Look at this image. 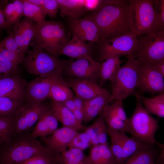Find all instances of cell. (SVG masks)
<instances>
[{"mask_svg": "<svg viewBox=\"0 0 164 164\" xmlns=\"http://www.w3.org/2000/svg\"><path fill=\"white\" fill-rule=\"evenodd\" d=\"M62 15L78 19L88 11L86 0H56Z\"/></svg>", "mask_w": 164, "mask_h": 164, "instance_id": "cell-24", "label": "cell"}, {"mask_svg": "<svg viewBox=\"0 0 164 164\" xmlns=\"http://www.w3.org/2000/svg\"><path fill=\"white\" fill-rule=\"evenodd\" d=\"M50 108L58 121H60L64 127H68L78 132L84 130V127L76 118L73 112L63 103L52 101Z\"/></svg>", "mask_w": 164, "mask_h": 164, "instance_id": "cell-19", "label": "cell"}, {"mask_svg": "<svg viewBox=\"0 0 164 164\" xmlns=\"http://www.w3.org/2000/svg\"><path fill=\"white\" fill-rule=\"evenodd\" d=\"M0 29L3 30H6L8 32L12 29V27L8 24L4 16L3 11L0 8Z\"/></svg>", "mask_w": 164, "mask_h": 164, "instance_id": "cell-46", "label": "cell"}, {"mask_svg": "<svg viewBox=\"0 0 164 164\" xmlns=\"http://www.w3.org/2000/svg\"><path fill=\"white\" fill-rule=\"evenodd\" d=\"M52 160L57 164H87V156L84 151L74 148L61 153H54Z\"/></svg>", "mask_w": 164, "mask_h": 164, "instance_id": "cell-25", "label": "cell"}, {"mask_svg": "<svg viewBox=\"0 0 164 164\" xmlns=\"http://www.w3.org/2000/svg\"><path fill=\"white\" fill-rule=\"evenodd\" d=\"M150 164H158L154 162H152Z\"/></svg>", "mask_w": 164, "mask_h": 164, "instance_id": "cell-53", "label": "cell"}, {"mask_svg": "<svg viewBox=\"0 0 164 164\" xmlns=\"http://www.w3.org/2000/svg\"><path fill=\"white\" fill-rule=\"evenodd\" d=\"M101 113L104 118L107 128L117 132H128L127 124L111 111L108 104Z\"/></svg>", "mask_w": 164, "mask_h": 164, "instance_id": "cell-31", "label": "cell"}, {"mask_svg": "<svg viewBox=\"0 0 164 164\" xmlns=\"http://www.w3.org/2000/svg\"><path fill=\"white\" fill-rule=\"evenodd\" d=\"M5 18L10 26L20 22L23 16V6L22 0H13L8 3L2 10Z\"/></svg>", "mask_w": 164, "mask_h": 164, "instance_id": "cell-30", "label": "cell"}, {"mask_svg": "<svg viewBox=\"0 0 164 164\" xmlns=\"http://www.w3.org/2000/svg\"><path fill=\"white\" fill-rule=\"evenodd\" d=\"M78 132L75 130L63 126L57 128L50 135L40 139L51 152L60 154L67 149L69 143Z\"/></svg>", "mask_w": 164, "mask_h": 164, "instance_id": "cell-14", "label": "cell"}, {"mask_svg": "<svg viewBox=\"0 0 164 164\" xmlns=\"http://www.w3.org/2000/svg\"><path fill=\"white\" fill-rule=\"evenodd\" d=\"M93 43H87L77 36L72 38L60 50L58 55L77 59H84L91 62L95 61L92 57Z\"/></svg>", "mask_w": 164, "mask_h": 164, "instance_id": "cell-17", "label": "cell"}, {"mask_svg": "<svg viewBox=\"0 0 164 164\" xmlns=\"http://www.w3.org/2000/svg\"><path fill=\"white\" fill-rule=\"evenodd\" d=\"M109 106L111 111L127 125L128 119L123 108L122 101H115L112 104H109Z\"/></svg>", "mask_w": 164, "mask_h": 164, "instance_id": "cell-42", "label": "cell"}, {"mask_svg": "<svg viewBox=\"0 0 164 164\" xmlns=\"http://www.w3.org/2000/svg\"><path fill=\"white\" fill-rule=\"evenodd\" d=\"M0 52L6 59L18 66L23 62L25 55L19 50L12 51L7 50L0 45Z\"/></svg>", "mask_w": 164, "mask_h": 164, "instance_id": "cell-39", "label": "cell"}, {"mask_svg": "<svg viewBox=\"0 0 164 164\" xmlns=\"http://www.w3.org/2000/svg\"><path fill=\"white\" fill-rule=\"evenodd\" d=\"M22 62L24 67L30 74L45 76L60 69L64 68L73 60H63L58 55L47 53L43 50L33 48L29 50Z\"/></svg>", "mask_w": 164, "mask_h": 164, "instance_id": "cell-7", "label": "cell"}, {"mask_svg": "<svg viewBox=\"0 0 164 164\" xmlns=\"http://www.w3.org/2000/svg\"><path fill=\"white\" fill-rule=\"evenodd\" d=\"M132 17V26L136 36L163 31L159 26L153 0H129Z\"/></svg>", "mask_w": 164, "mask_h": 164, "instance_id": "cell-6", "label": "cell"}, {"mask_svg": "<svg viewBox=\"0 0 164 164\" xmlns=\"http://www.w3.org/2000/svg\"><path fill=\"white\" fill-rule=\"evenodd\" d=\"M8 33V35L0 43V45L9 51H15L19 50L15 40L14 32L12 28Z\"/></svg>", "mask_w": 164, "mask_h": 164, "instance_id": "cell-41", "label": "cell"}, {"mask_svg": "<svg viewBox=\"0 0 164 164\" xmlns=\"http://www.w3.org/2000/svg\"><path fill=\"white\" fill-rule=\"evenodd\" d=\"M70 39L62 23L46 20L35 23L34 35L29 45L33 48L45 50L49 54L58 55L60 50Z\"/></svg>", "mask_w": 164, "mask_h": 164, "instance_id": "cell-3", "label": "cell"}, {"mask_svg": "<svg viewBox=\"0 0 164 164\" xmlns=\"http://www.w3.org/2000/svg\"><path fill=\"white\" fill-rule=\"evenodd\" d=\"M14 38L19 50L24 55L26 53L25 47L21 31L18 24L12 26Z\"/></svg>", "mask_w": 164, "mask_h": 164, "instance_id": "cell-45", "label": "cell"}, {"mask_svg": "<svg viewBox=\"0 0 164 164\" xmlns=\"http://www.w3.org/2000/svg\"><path fill=\"white\" fill-rule=\"evenodd\" d=\"M25 102L0 97V117L14 116Z\"/></svg>", "mask_w": 164, "mask_h": 164, "instance_id": "cell-32", "label": "cell"}, {"mask_svg": "<svg viewBox=\"0 0 164 164\" xmlns=\"http://www.w3.org/2000/svg\"><path fill=\"white\" fill-rule=\"evenodd\" d=\"M52 156L39 155L33 156L19 164H53Z\"/></svg>", "mask_w": 164, "mask_h": 164, "instance_id": "cell-43", "label": "cell"}, {"mask_svg": "<svg viewBox=\"0 0 164 164\" xmlns=\"http://www.w3.org/2000/svg\"><path fill=\"white\" fill-rule=\"evenodd\" d=\"M23 6V16L39 23L46 21V15L43 9L28 0H22Z\"/></svg>", "mask_w": 164, "mask_h": 164, "instance_id": "cell-33", "label": "cell"}, {"mask_svg": "<svg viewBox=\"0 0 164 164\" xmlns=\"http://www.w3.org/2000/svg\"><path fill=\"white\" fill-rule=\"evenodd\" d=\"M4 77L2 75L0 72V78H1L2 77Z\"/></svg>", "mask_w": 164, "mask_h": 164, "instance_id": "cell-52", "label": "cell"}, {"mask_svg": "<svg viewBox=\"0 0 164 164\" xmlns=\"http://www.w3.org/2000/svg\"><path fill=\"white\" fill-rule=\"evenodd\" d=\"M50 107V105L43 102L32 103L25 102L16 114L25 121L29 129L37 122Z\"/></svg>", "mask_w": 164, "mask_h": 164, "instance_id": "cell-18", "label": "cell"}, {"mask_svg": "<svg viewBox=\"0 0 164 164\" xmlns=\"http://www.w3.org/2000/svg\"><path fill=\"white\" fill-rule=\"evenodd\" d=\"M150 145L135 153L121 164H150L163 149Z\"/></svg>", "mask_w": 164, "mask_h": 164, "instance_id": "cell-26", "label": "cell"}, {"mask_svg": "<svg viewBox=\"0 0 164 164\" xmlns=\"http://www.w3.org/2000/svg\"><path fill=\"white\" fill-rule=\"evenodd\" d=\"M69 87V84L65 80L55 82L51 87L48 98L52 101L63 103L74 96Z\"/></svg>", "mask_w": 164, "mask_h": 164, "instance_id": "cell-28", "label": "cell"}, {"mask_svg": "<svg viewBox=\"0 0 164 164\" xmlns=\"http://www.w3.org/2000/svg\"><path fill=\"white\" fill-rule=\"evenodd\" d=\"M87 164H118L109 144H99L90 147L87 156Z\"/></svg>", "mask_w": 164, "mask_h": 164, "instance_id": "cell-22", "label": "cell"}, {"mask_svg": "<svg viewBox=\"0 0 164 164\" xmlns=\"http://www.w3.org/2000/svg\"><path fill=\"white\" fill-rule=\"evenodd\" d=\"M58 122L50 107L36 122L31 135L36 138L49 136L57 129Z\"/></svg>", "mask_w": 164, "mask_h": 164, "instance_id": "cell-20", "label": "cell"}, {"mask_svg": "<svg viewBox=\"0 0 164 164\" xmlns=\"http://www.w3.org/2000/svg\"><path fill=\"white\" fill-rule=\"evenodd\" d=\"M64 68L60 69L46 76L38 77L27 82L25 102L40 103L48 98L53 84L57 81L65 80L63 77Z\"/></svg>", "mask_w": 164, "mask_h": 164, "instance_id": "cell-10", "label": "cell"}, {"mask_svg": "<svg viewBox=\"0 0 164 164\" xmlns=\"http://www.w3.org/2000/svg\"><path fill=\"white\" fill-rule=\"evenodd\" d=\"M18 25L21 31L25 49L27 53L29 50L30 43L34 35L35 22L32 20L25 17Z\"/></svg>", "mask_w": 164, "mask_h": 164, "instance_id": "cell-34", "label": "cell"}, {"mask_svg": "<svg viewBox=\"0 0 164 164\" xmlns=\"http://www.w3.org/2000/svg\"><path fill=\"white\" fill-rule=\"evenodd\" d=\"M140 96L136 97L135 109L128 119V132L132 137L144 143L150 145H156L163 148V145L155 138V134L159 128L158 121L145 110L141 102Z\"/></svg>", "mask_w": 164, "mask_h": 164, "instance_id": "cell-5", "label": "cell"}, {"mask_svg": "<svg viewBox=\"0 0 164 164\" xmlns=\"http://www.w3.org/2000/svg\"><path fill=\"white\" fill-rule=\"evenodd\" d=\"M120 56H114L107 58L100 63L96 74L99 80V85L101 87L107 81H111L121 67L123 62Z\"/></svg>", "mask_w": 164, "mask_h": 164, "instance_id": "cell-23", "label": "cell"}, {"mask_svg": "<svg viewBox=\"0 0 164 164\" xmlns=\"http://www.w3.org/2000/svg\"><path fill=\"white\" fill-rule=\"evenodd\" d=\"M140 64L132 53L128 55L125 63L120 67L111 81L112 93L109 103L114 100L122 101L128 97L140 95L136 91Z\"/></svg>", "mask_w": 164, "mask_h": 164, "instance_id": "cell-4", "label": "cell"}, {"mask_svg": "<svg viewBox=\"0 0 164 164\" xmlns=\"http://www.w3.org/2000/svg\"><path fill=\"white\" fill-rule=\"evenodd\" d=\"M73 100L74 103L76 108L82 110L84 111L85 100L76 95L73 96Z\"/></svg>", "mask_w": 164, "mask_h": 164, "instance_id": "cell-48", "label": "cell"}, {"mask_svg": "<svg viewBox=\"0 0 164 164\" xmlns=\"http://www.w3.org/2000/svg\"><path fill=\"white\" fill-rule=\"evenodd\" d=\"M27 82L17 74L0 78V97L25 102Z\"/></svg>", "mask_w": 164, "mask_h": 164, "instance_id": "cell-15", "label": "cell"}, {"mask_svg": "<svg viewBox=\"0 0 164 164\" xmlns=\"http://www.w3.org/2000/svg\"><path fill=\"white\" fill-rule=\"evenodd\" d=\"M138 42L137 36L133 34L107 39L101 36L97 43L99 60L103 62L110 57L128 55L136 49Z\"/></svg>", "mask_w": 164, "mask_h": 164, "instance_id": "cell-9", "label": "cell"}, {"mask_svg": "<svg viewBox=\"0 0 164 164\" xmlns=\"http://www.w3.org/2000/svg\"><path fill=\"white\" fill-rule=\"evenodd\" d=\"M18 66L5 58L0 52V72L4 77L17 74Z\"/></svg>", "mask_w": 164, "mask_h": 164, "instance_id": "cell-38", "label": "cell"}, {"mask_svg": "<svg viewBox=\"0 0 164 164\" xmlns=\"http://www.w3.org/2000/svg\"><path fill=\"white\" fill-rule=\"evenodd\" d=\"M53 154L37 138L25 132L12 136L0 147V164H19L35 156Z\"/></svg>", "mask_w": 164, "mask_h": 164, "instance_id": "cell-2", "label": "cell"}, {"mask_svg": "<svg viewBox=\"0 0 164 164\" xmlns=\"http://www.w3.org/2000/svg\"><path fill=\"white\" fill-rule=\"evenodd\" d=\"M153 2L160 27L164 31V0H153Z\"/></svg>", "mask_w": 164, "mask_h": 164, "instance_id": "cell-44", "label": "cell"}, {"mask_svg": "<svg viewBox=\"0 0 164 164\" xmlns=\"http://www.w3.org/2000/svg\"><path fill=\"white\" fill-rule=\"evenodd\" d=\"M107 132L111 138L110 149L118 164H121L126 159L121 144L113 130L107 128Z\"/></svg>", "mask_w": 164, "mask_h": 164, "instance_id": "cell-36", "label": "cell"}, {"mask_svg": "<svg viewBox=\"0 0 164 164\" xmlns=\"http://www.w3.org/2000/svg\"><path fill=\"white\" fill-rule=\"evenodd\" d=\"M140 97L143 107L149 114L159 118L164 117V93L152 97H145L141 95Z\"/></svg>", "mask_w": 164, "mask_h": 164, "instance_id": "cell-29", "label": "cell"}, {"mask_svg": "<svg viewBox=\"0 0 164 164\" xmlns=\"http://www.w3.org/2000/svg\"><path fill=\"white\" fill-rule=\"evenodd\" d=\"M53 164H57L55 162H53Z\"/></svg>", "mask_w": 164, "mask_h": 164, "instance_id": "cell-54", "label": "cell"}, {"mask_svg": "<svg viewBox=\"0 0 164 164\" xmlns=\"http://www.w3.org/2000/svg\"><path fill=\"white\" fill-rule=\"evenodd\" d=\"M91 146L90 137L84 131L82 132H78L69 143L68 149L74 148L84 151Z\"/></svg>", "mask_w": 164, "mask_h": 164, "instance_id": "cell-37", "label": "cell"}, {"mask_svg": "<svg viewBox=\"0 0 164 164\" xmlns=\"http://www.w3.org/2000/svg\"><path fill=\"white\" fill-rule=\"evenodd\" d=\"M150 64L164 77V60L154 62Z\"/></svg>", "mask_w": 164, "mask_h": 164, "instance_id": "cell-47", "label": "cell"}, {"mask_svg": "<svg viewBox=\"0 0 164 164\" xmlns=\"http://www.w3.org/2000/svg\"><path fill=\"white\" fill-rule=\"evenodd\" d=\"M42 9L50 18H57L59 8L56 0H44Z\"/></svg>", "mask_w": 164, "mask_h": 164, "instance_id": "cell-40", "label": "cell"}, {"mask_svg": "<svg viewBox=\"0 0 164 164\" xmlns=\"http://www.w3.org/2000/svg\"><path fill=\"white\" fill-rule=\"evenodd\" d=\"M64 79L69 87L73 90L76 95L85 101L109 93L95 81L91 79L70 77Z\"/></svg>", "mask_w": 164, "mask_h": 164, "instance_id": "cell-16", "label": "cell"}, {"mask_svg": "<svg viewBox=\"0 0 164 164\" xmlns=\"http://www.w3.org/2000/svg\"><path fill=\"white\" fill-rule=\"evenodd\" d=\"M31 3L40 7L42 8V6L44 0H28Z\"/></svg>", "mask_w": 164, "mask_h": 164, "instance_id": "cell-51", "label": "cell"}, {"mask_svg": "<svg viewBox=\"0 0 164 164\" xmlns=\"http://www.w3.org/2000/svg\"><path fill=\"white\" fill-rule=\"evenodd\" d=\"M113 131L121 144L126 159L137 152L150 145L132 137H128L125 132Z\"/></svg>", "mask_w": 164, "mask_h": 164, "instance_id": "cell-27", "label": "cell"}, {"mask_svg": "<svg viewBox=\"0 0 164 164\" xmlns=\"http://www.w3.org/2000/svg\"><path fill=\"white\" fill-rule=\"evenodd\" d=\"M67 21L72 35L82 40L97 43L101 37L96 24L89 15L82 19L67 18Z\"/></svg>", "mask_w": 164, "mask_h": 164, "instance_id": "cell-12", "label": "cell"}, {"mask_svg": "<svg viewBox=\"0 0 164 164\" xmlns=\"http://www.w3.org/2000/svg\"><path fill=\"white\" fill-rule=\"evenodd\" d=\"M111 96L109 92L85 101L83 121L89 122L99 115L105 107L109 103Z\"/></svg>", "mask_w": 164, "mask_h": 164, "instance_id": "cell-21", "label": "cell"}, {"mask_svg": "<svg viewBox=\"0 0 164 164\" xmlns=\"http://www.w3.org/2000/svg\"><path fill=\"white\" fill-rule=\"evenodd\" d=\"M164 78L150 64L140 63L137 89L142 93H164Z\"/></svg>", "mask_w": 164, "mask_h": 164, "instance_id": "cell-11", "label": "cell"}, {"mask_svg": "<svg viewBox=\"0 0 164 164\" xmlns=\"http://www.w3.org/2000/svg\"><path fill=\"white\" fill-rule=\"evenodd\" d=\"M72 112L77 121L82 124L84 119L83 111L75 108Z\"/></svg>", "mask_w": 164, "mask_h": 164, "instance_id": "cell-49", "label": "cell"}, {"mask_svg": "<svg viewBox=\"0 0 164 164\" xmlns=\"http://www.w3.org/2000/svg\"></svg>", "mask_w": 164, "mask_h": 164, "instance_id": "cell-55", "label": "cell"}, {"mask_svg": "<svg viewBox=\"0 0 164 164\" xmlns=\"http://www.w3.org/2000/svg\"><path fill=\"white\" fill-rule=\"evenodd\" d=\"M100 62L84 59L72 60L65 67L63 74L70 77L94 80Z\"/></svg>", "mask_w": 164, "mask_h": 164, "instance_id": "cell-13", "label": "cell"}, {"mask_svg": "<svg viewBox=\"0 0 164 164\" xmlns=\"http://www.w3.org/2000/svg\"><path fill=\"white\" fill-rule=\"evenodd\" d=\"M137 36L138 45L132 53L135 59L149 64L164 60V31Z\"/></svg>", "mask_w": 164, "mask_h": 164, "instance_id": "cell-8", "label": "cell"}, {"mask_svg": "<svg viewBox=\"0 0 164 164\" xmlns=\"http://www.w3.org/2000/svg\"><path fill=\"white\" fill-rule=\"evenodd\" d=\"M73 98L68 99L63 103H62L66 107L72 112L76 108L74 103L73 100Z\"/></svg>", "mask_w": 164, "mask_h": 164, "instance_id": "cell-50", "label": "cell"}, {"mask_svg": "<svg viewBox=\"0 0 164 164\" xmlns=\"http://www.w3.org/2000/svg\"><path fill=\"white\" fill-rule=\"evenodd\" d=\"M14 116L0 117V147L12 136Z\"/></svg>", "mask_w": 164, "mask_h": 164, "instance_id": "cell-35", "label": "cell"}, {"mask_svg": "<svg viewBox=\"0 0 164 164\" xmlns=\"http://www.w3.org/2000/svg\"><path fill=\"white\" fill-rule=\"evenodd\" d=\"M89 16L96 24L101 36L105 39L134 34L129 0H109Z\"/></svg>", "mask_w": 164, "mask_h": 164, "instance_id": "cell-1", "label": "cell"}]
</instances>
